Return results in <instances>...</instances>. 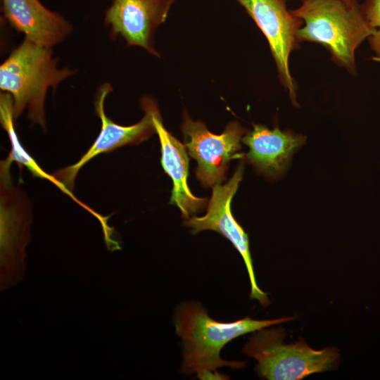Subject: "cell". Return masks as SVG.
Wrapping results in <instances>:
<instances>
[{
    "mask_svg": "<svg viewBox=\"0 0 380 380\" xmlns=\"http://www.w3.org/2000/svg\"><path fill=\"white\" fill-rule=\"evenodd\" d=\"M284 1L287 2L289 0H284Z\"/></svg>",
    "mask_w": 380,
    "mask_h": 380,
    "instance_id": "18",
    "label": "cell"
},
{
    "mask_svg": "<svg viewBox=\"0 0 380 380\" xmlns=\"http://www.w3.org/2000/svg\"><path fill=\"white\" fill-rule=\"evenodd\" d=\"M181 129L188 153L198 163L196 178L205 187L221 184L230 161L243 157L241 141L248 130L236 121L228 123L221 134H215L186 113Z\"/></svg>",
    "mask_w": 380,
    "mask_h": 380,
    "instance_id": "5",
    "label": "cell"
},
{
    "mask_svg": "<svg viewBox=\"0 0 380 380\" xmlns=\"http://www.w3.org/2000/svg\"><path fill=\"white\" fill-rule=\"evenodd\" d=\"M243 172L244 165L241 162L227 183L213 187L205 215L202 217H191L186 219L183 224L191 229L193 234L205 230H212L227 238L244 261L251 284L250 298L255 299L262 305L267 306L270 300L267 293L257 284L248 235L234 219L231 211L232 200L242 180Z\"/></svg>",
    "mask_w": 380,
    "mask_h": 380,
    "instance_id": "8",
    "label": "cell"
},
{
    "mask_svg": "<svg viewBox=\"0 0 380 380\" xmlns=\"http://www.w3.org/2000/svg\"><path fill=\"white\" fill-rule=\"evenodd\" d=\"M247 12L266 37L281 84L293 105L298 106L297 86L289 68L291 53L300 47L298 30L303 21L284 0H235Z\"/></svg>",
    "mask_w": 380,
    "mask_h": 380,
    "instance_id": "7",
    "label": "cell"
},
{
    "mask_svg": "<svg viewBox=\"0 0 380 380\" xmlns=\"http://www.w3.org/2000/svg\"><path fill=\"white\" fill-rule=\"evenodd\" d=\"M294 318L256 320L246 317L222 322L211 318L198 303H182L177 307L174 317L175 331L181 338L183 349L182 372L186 375L196 373L201 379H226L217 372V369L240 368L243 365L241 362L221 358V350L227 343L240 336Z\"/></svg>",
    "mask_w": 380,
    "mask_h": 380,
    "instance_id": "1",
    "label": "cell"
},
{
    "mask_svg": "<svg viewBox=\"0 0 380 380\" xmlns=\"http://www.w3.org/2000/svg\"><path fill=\"white\" fill-rule=\"evenodd\" d=\"M360 4L367 21L374 29L367 39L369 47L373 56L380 58V0H365Z\"/></svg>",
    "mask_w": 380,
    "mask_h": 380,
    "instance_id": "15",
    "label": "cell"
},
{
    "mask_svg": "<svg viewBox=\"0 0 380 380\" xmlns=\"http://www.w3.org/2000/svg\"><path fill=\"white\" fill-rule=\"evenodd\" d=\"M305 139L304 135L290 130L255 125L242 138L248 147L244 158L258 172L277 177L286 171L292 156Z\"/></svg>",
    "mask_w": 380,
    "mask_h": 380,
    "instance_id": "12",
    "label": "cell"
},
{
    "mask_svg": "<svg viewBox=\"0 0 380 380\" xmlns=\"http://www.w3.org/2000/svg\"><path fill=\"white\" fill-rule=\"evenodd\" d=\"M300 1H305V0H300ZM343 1H348V2H357V1H358V0H343Z\"/></svg>",
    "mask_w": 380,
    "mask_h": 380,
    "instance_id": "17",
    "label": "cell"
},
{
    "mask_svg": "<svg viewBox=\"0 0 380 380\" xmlns=\"http://www.w3.org/2000/svg\"><path fill=\"white\" fill-rule=\"evenodd\" d=\"M267 328L253 332L241 350L257 361L255 371L260 377L298 380L336 365L339 358L337 349L315 350L302 338L294 343H284L282 328Z\"/></svg>",
    "mask_w": 380,
    "mask_h": 380,
    "instance_id": "4",
    "label": "cell"
},
{
    "mask_svg": "<svg viewBox=\"0 0 380 380\" xmlns=\"http://www.w3.org/2000/svg\"><path fill=\"white\" fill-rule=\"evenodd\" d=\"M153 121L160 144L161 165L173 182L170 203L177 205L182 217L189 219L204 208L207 199L196 197L190 191L187 184L189 160L186 147L165 129L159 109L153 115Z\"/></svg>",
    "mask_w": 380,
    "mask_h": 380,
    "instance_id": "13",
    "label": "cell"
},
{
    "mask_svg": "<svg viewBox=\"0 0 380 380\" xmlns=\"http://www.w3.org/2000/svg\"><path fill=\"white\" fill-rule=\"evenodd\" d=\"M4 18L25 38L42 46L52 48L71 33V24L60 13L51 11L39 0H1Z\"/></svg>",
    "mask_w": 380,
    "mask_h": 380,
    "instance_id": "11",
    "label": "cell"
},
{
    "mask_svg": "<svg viewBox=\"0 0 380 380\" xmlns=\"http://www.w3.org/2000/svg\"><path fill=\"white\" fill-rule=\"evenodd\" d=\"M58 61L52 48L25 38L1 63L0 89L11 95L15 118L27 110L33 125L46 128L44 104L48 90H55L76 72L68 67L58 68Z\"/></svg>",
    "mask_w": 380,
    "mask_h": 380,
    "instance_id": "3",
    "label": "cell"
},
{
    "mask_svg": "<svg viewBox=\"0 0 380 380\" xmlns=\"http://www.w3.org/2000/svg\"><path fill=\"white\" fill-rule=\"evenodd\" d=\"M11 163L1 162V287L20 281L25 271V248L30 241V212L26 197L12 185Z\"/></svg>",
    "mask_w": 380,
    "mask_h": 380,
    "instance_id": "6",
    "label": "cell"
},
{
    "mask_svg": "<svg viewBox=\"0 0 380 380\" xmlns=\"http://www.w3.org/2000/svg\"><path fill=\"white\" fill-rule=\"evenodd\" d=\"M111 91V85L104 83L99 87L95 96L94 108L101 120V129L94 142L77 162L53 174L72 191L79 171L91 159L127 145L140 144L156 132L153 115L158 107L153 99L145 97L141 99V106L144 115L140 121L132 125L123 126L115 123L106 115L104 102Z\"/></svg>",
    "mask_w": 380,
    "mask_h": 380,
    "instance_id": "9",
    "label": "cell"
},
{
    "mask_svg": "<svg viewBox=\"0 0 380 380\" xmlns=\"http://www.w3.org/2000/svg\"><path fill=\"white\" fill-rule=\"evenodd\" d=\"M291 11L303 23L297 32L299 43L321 44L334 63L356 75V50L374 31L358 1L305 0Z\"/></svg>",
    "mask_w": 380,
    "mask_h": 380,
    "instance_id": "2",
    "label": "cell"
},
{
    "mask_svg": "<svg viewBox=\"0 0 380 380\" xmlns=\"http://www.w3.org/2000/svg\"><path fill=\"white\" fill-rule=\"evenodd\" d=\"M175 0H112L104 13L110 36L123 39L160 57L155 46L158 27L167 20Z\"/></svg>",
    "mask_w": 380,
    "mask_h": 380,
    "instance_id": "10",
    "label": "cell"
},
{
    "mask_svg": "<svg viewBox=\"0 0 380 380\" xmlns=\"http://www.w3.org/2000/svg\"><path fill=\"white\" fill-rule=\"evenodd\" d=\"M371 60L373 61H375V62L380 63V58H376L374 56H372L371 58Z\"/></svg>",
    "mask_w": 380,
    "mask_h": 380,
    "instance_id": "16",
    "label": "cell"
},
{
    "mask_svg": "<svg viewBox=\"0 0 380 380\" xmlns=\"http://www.w3.org/2000/svg\"><path fill=\"white\" fill-rule=\"evenodd\" d=\"M14 119L11 96L9 94L1 91L0 95L1 124L8 134L11 146V150L6 158L12 163L15 162L21 166H25L34 177L48 180L53 184L62 192L70 197L73 201L94 215L99 220L102 228L105 229L108 227V219L109 217H103L79 200L72 194V191L58 181L53 175L45 172L26 151L19 141L15 132Z\"/></svg>",
    "mask_w": 380,
    "mask_h": 380,
    "instance_id": "14",
    "label": "cell"
}]
</instances>
